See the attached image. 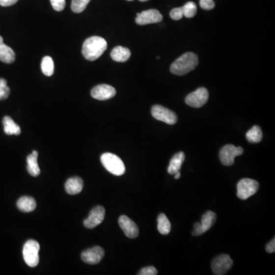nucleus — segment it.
I'll use <instances>...</instances> for the list:
<instances>
[{
	"instance_id": "nucleus-7",
	"label": "nucleus",
	"mask_w": 275,
	"mask_h": 275,
	"mask_svg": "<svg viewBox=\"0 0 275 275\" xmlns=\"http://www.w3.org/2000/svg\"><path fill=\"white\" fill-rule=\"evenodd\" d=\"M233 261L229 255L220 254L213 260L211 263L212 270L216 275H224L232 268Z\"/></svg>"
},
{
	"instance_id": "nucleus-18",
	"label": "nucleus",
	"mask_w": 275,
	"mask_h": 275,
	"mask_svg": "<svg viewBox=\"0 0 275 275\" xmlns=\"http://www.w3.org/2000/svg\"><path fill=\"white\" fill-rule=\"evenodd\" d=\"M184 160H185V155L184 152L181 151V152L176 154L171 158L168 167H167V172L169 174H174L176 172L180 171Z\"/></svg>"
},
{
	"instance_id": "nucleus-16",
	"label": "nucleus",
	"mask_w": 275,
	"mask_h": 275,
	"mask_svg": "<svg viewBox=\"0 0 275 275\" xmlns=\"http://www.w3.org/2000/svg\"><path fill=\"white\" fill-rule=\"evenodd\" d=\"M38 151H33L32 153L27 158V170L32 177H37L41 173L38 165Z\"/></svg>"
},
{
	"instance_id": "nucleus-8",
	"label": "nucleus",
	"mask_w": 275,
	"mask_h": 275,
	"mask_svg": "<svg viewBox=\"0 0 275 275\" xmlns=\"http://www.w3.org/2000/svg\"><path fill=\"white\" fill-rule=\"evenodd\" d=\"M209 92L206 88H198L194 92L190 93L185 99V102L190 107L200 108L208 101Z\"/></svg>"
},
{
	"instance_id": "nucleus-26",
	"label": "nucleus",
	"mask_w": 275,
	"mask_h": 275,
	"mask_svg": "<svg viewBox=\"0 0 275 275\" xmlns=\"http://www.w3.org/2000/svg\"><path fill=\"white\" fill-rule=\"evenodd\" d=\"M181 9H182L184 16L188 19L194 17L197 12V7H196V3L193 2H187L184 6L181 7Z\"/></svg>"
},
{
	"instance_id": "nucleus-30",
	"label": "nucleus",
	"mask_w": 275,
	"mask_h": 275,
	"mask_svg": "<svg viewBox=\"0 0 275 275\" xmlns=\"http://www.w3.org/2000/svg\"><path fill=\"white\" fill-rule=\"evenodd\" d=\"M199 5L205 10H212L215 7V2L213 0H199Z\"/></svg>"
},
{
	"instance_id": "nucleus-17",
	"label": "nucleus",
	"mask_w": 275,
	"mask_h": 275,
	"mask_svg": "<svg viewBox=\"0 0 275 275\" xmlns=\"http://www.w3.org/2000/svg\"><path fill=\"white\" fill-rule=\"evenodd\" d=\"M36 201L31 196H22L17 202V206L20 211L30 213L36 208Z\"/></svg>"
},
{
	"instance_id": "nucleus-20",
	"label": "nucleus",
	"mask_w": 275,
	"mask_h": 275,
	"mask_svg": "<svg viewBox=\"0 0 275 275\" xmlns=\"http://www.w3.org/2000/svg\"><path fill=\"white\" fill-rule=\"evenodd\" d=\"M2 124L4 126V132L8 136H19L21 134V129L13 119L9 116H5L2 119Z\"/></svg>"
},
{
	"instance_id": "nucleus-2",
	"label": "nucleus",
	"mask_w": 275,
	"mask_h": 275,
	"mask_svg": "<svg viewBox=\"0 0 275 275\" xmlns=\"http://www.w3.org/2000/svg\"><path fill=\"white\" fill-rule=\"evenodd\" d=\"M198 65L197 55L188 52L181 55L170 66V72L177 76H183L193 71Z\"/></svg>"
},
{
	"instance_id": "nucleus-36",
	"label": "nucleus",
	"mask_w": 275,
	"mask_h": 275,
	"mask_svg": "<svg viewBox=\"0 0 275 275\" xmlns=\"http://www.w3.org/2000/svg\"><path fill=\"white\" fill-rule=\"evenodd\" d=\"M174 178H175L176 180H177V179H179L180 178V177H181V172L180 171L176 172L175 174H174Z\"/></svg>"
},
{
	"instance_id": "nucleus-38",
	"label": "nucleus",
	"mask_w": 275,
	"mask_h": 275,
	"mask_svg": "<svg viewBox=\"0 0 275 275\" xmlns=\"http://www.w3.org/2000/svg\"><path fill=\"white\" fill-rule=\"evenodd\" d=\"M127 1H133V0H127ZM140 2H147L148 0H139Z\"/></svg>"
},
{
	"instance_id": "nucleus-11",
	"label": "nucleus",
	"mask_w": 275,
	"mask_h": 275,
	"mask_svg": "<svg viewBox=\"0 0 275 275\" xmlns=\"http://www.w3.org/2000/svg\"><path fill=\"white\" fill-rule=\"evenodd\" d=\"M105 209L101 206H97L89 213V217L83 221V225L87 229H93L100 225L105 217Z\"/></svg>"
},
{
	"instance_id": "nucleus-14",
	"label": "nucleus",
	"mask_w": 275,
	"mask_h": 275,
	"mask_svg": "<svg viewBox=\"0 0 275 275\" xmlns=\"http://www.w3.org/2000/svg\"><path fill=\"white\" fill-rule=\"evenodd\" d=\"M116 91L113 86L107 84H100L95 86L91 90L93 98L98 100H107L115 96Z\"/></svg>"
},
{
	"instance_id": "nucleus-4",
	"label": "nucleus",
	"mask_w": 275,
	"mask_h": 275,
	"mask_svg": "<svg viewBox=\"0 0 275 275\" xmlns=\"http://www.w3.org/2000/svg\"><path fill=\"white\" fill-rule=\"evenodd\" d=\"M39 243L35 240H28L23 246V254L25 262L31 268L39 263Z\"/></svg>"
},
{
	"instance_id": "nucleus-6",
	"label": "nucleus",
	"mask_w": 275,
	"mask_h": 275,
	"mask_svg": "<svg viewBox=\"0 0 275 275\" xmlns=\"http://www.w3.org/2000/svg\"><path fill=\"white\" fill-rule=\"evenodd\" d=\"M243 148L242 147H236L232 144H226L220 150V158L221 163L225 166H231L235 162V158L243 155Z\"/></svg>"
},
{
	"instance_id": "nucleus-12",
	"label": "nucleus",
	"mask_w": 275,
	"mask_h": 275,
	"mask_svg": "<svg viewBox=\"0 0 275 275\" xmlns=\"http://www.w3.org/2000/svg\"><path fill=\"white\" fill-rule=\"evenodd\" d=\"M105 254V251L100 246H95V247L89 248L82 251L81 254V258L85 263L89 265H96L100 263L103 259Z\"/></svg>"
},
{
	"instance_id": "nucleus-27",
	"label": "nucleus",
	"mask_w": 275,
	"mask_h": 275,
	"mask_svg": "<svg viewBox=\"0 0 275 275\" xmlns=\"http://www.w3.org/2000/svg\"><path fill=\"white\" fill-rule=\"evenodd\" d=\"M90 0H72L71 9L75 13H81L84 11Z\"/></svg>"
},
{
	"instance_id": "nucleus-23",
	"label": "nucleus",
	"mask_w": 275,
	"mask_h": 275,
	"mask_svg": "<svg viewBox=\"0 0 275 275\" xmlns=\"http://www.w3.org/2000/svg\"><path fill=\"white\" fill-rule=\"evenodd\" d=\"M263 135L261 128L258 126H254L249 131L246 133V139L248 142L256 144L260 142L262 139Z\"/></svg>"
},
{
	"instance_id": "nucleus-22",
	"label": "nucleus",
	"mask_w": 275,
	"mask_h": 275,
	"mask_svg": "<svg viewBox=\"0 0 275 275\" xmlns=\"http://www.w3.org/2000/svg\"><path fill=\"white\" fill-rule=\"evenodd\" d=\"M216 220H217V214L213 212L207 211L203 214L200 222L203 233L207 232L213 226V224L215 223Z\"/></svg>"
},
{
	"instance_id": "nucleus-29",
	"label": "nucleus",
	"mask_w": 275,
	"mask_h": 275,
	"mask_svg": "<svg viewBox=\"0 0 275 275\" xmlns=\"http://www.w3.org/2000/svg\"><path fill=\"white\" fill-rule=\"evenodd\" d=\"M50 1L53 9L57 12H61L65 8V0H50Z\"/></svg>"
},
{
	"instance_id": "nucleus-5",
	"label": "nucleus",
	"mask_w": 275,
	"mask_h": 275,
	"mask_svg": "<svg viewBox=\"0 0 275 275\" xmlns=\"http://www.w3.org/2000/svg\"><path fill=\"white\" fill-rule=\"evenodd\" d=\"M259 189V184L252 179H242L237 184V196L239 199H248L256 193Z\"/></svg>"
},
{
	"instance_id": "nucleus-9",
	"label": "nucleus",
	"mask_w": 275,
	"mask_h": 275,
	"mask_svg": "<svg viewBox=\"0 0 275 275\" xmlns=\"http://www.w3.org/2000/svg\"><path fill=\"white\" fill-rule=\"evenodd\" d=\"M151 115L157 120L162 121L168 125H174L177 122V116L175 112L162 106H154L151 108Z\"/></svg>"
},
{
	"instance_id": "nucleus-21",
	"label": "nucleus",
	"mask_w": 275,
	"mask_h": 275,
	"mask_svg": "<svg viewBox=\"0 0 275 275\" xmlns=\"http://www.w3.org/2000/svg\"><path fill=\"white\" fill-rule=\"evenodd\" d=\"M16 60V55L10 47L0 45V60L5 64H11Z\"/></svg>"
},
{
	"instance_id": "nucleus-10",
	"label": "nucleus",
	"mask_w": 275,
	"mask_h": 275,
	"mask_svg": "<svg viewBox=\"0 0 275 275\" xmlns=\"http://www.w3.org/2000/svg\"><path fill=\"white\" fill-rule=\"evenodd\" d=\"M163 16L159 11L157 9H149V10L143 11L141 13L137 14L136 23L139 26L153 24L162 22Z\"/></svg>"
},
{
	"instance_id": "nucleus-31",
	"label": "nucleus",
	"mask_w": 275,
	"mask_h": 275,
	"mask_svg": "<svg viewBox=\"0 0 275 275\" xmlns=\"http://www.w3.org/2000/svg\"><path fill=\"white\" fill-rule=\"evenodd\" d=\"M170 16L173 20H181L184 16L181 7V8H175V9H172L170 12Z\"/></svg>"
},
{
	"instance_id": "nucleus-32",
	"label": "nucleus",
	"mask_w": 275,
	"mask_h": 275,
	"mask_svg": "<svg viewBox=\"0 0 275 275\" xmlns=\"http://www.w3.org/2000/svg\"><path fill=\"white\" fill-rule=\"evenodd\" d=\"M138 275H158V271L153 266H148L144 268L138 272Z\"/></svg>"
},
{
	"instance_id": "nucleus-33",
	"label": "nucleus",
	"mask_w": 275,
	"mask_h": 275,
	"mask_svg": "<svg viewBox=\"0 0 275 275\" xmlns=\"http://www.w3.org/2000/svg\"><path fill=\"white\" fill-rule=\"evenodd\" d=\"M202 234H203V230H202L200 222H196V223L194 224V226H193V231L192 232V236H201Z\"/></svg>"
},
{
	"instance_id": "nucleus-34",
	"label": "nucleus",
	"mask_w": 275,
	"mask_h": 275,
	"mask_svg": "<svg viewBox=\"0 0 275 275\" xmlns=\"http://www.w3.org/2000/svg\"><path fill=\"white\" fill-rule=\"evenodd\" d=\"M265 250L268 251V253H274L275 251V239L274 238L270 243H268L265 248Z\"/></svg>"
},
{
	"instance_id": "nucleus-3",
	"label": "nucleus",
	"mask_w": 275,
	"mask_h": 275,
	"mask_svg": "<svg viewBox=\"0 0 275 275\" xmlns=\"http://www.w3.org/2000/svg\"><path fill=\"white\" fill-rule=\"evenodd\" d=\"M102 165L110 173L115 176L125 174L126 167L119 157L112 153H104L100 157Z\"/></svg>"
},
{
	"instance_id": "nucleus-28",
	"label": "nucleus",
	"mask_w": 275,
	"mask_h": 275,
	"mask_svg": "<svg viewBox=\"0 0 275 275\" xmlns=\"http://www.w3.org/2000/svg\"><path fill=\"white\" fill-rule=\"evenodd\" d=\"M10 93V89L7 86V82L3 78L0 79V100L8 98Z\"/></svg>"
},
{
	"instance_id": "nucleus-13",
	"label": "nucleus",
	"mask_w": 275,
	"mask_h": 275,
	"mask_svg": "<svg viewBox=\"0 0 275 275\" xmlns=\"http://www.w3.org/2000/svg\"><path fill=\"white\" fill-rule=\"evenodd\" d=\"M119 225L125 235L129 239H136L138 236L139 230L137 225L126 216L122 215L119 217Z\"/></svg>"
},
{
	"instance_id": "nucleus-24",
	"label": "nucleus",
	"mask_w": 275,
	"mask_h": 275,
	"mask_svg": "<svg viewBox=\"0 0 275 275\" xmlns=\"http://www.w3.org/2000/svg\"><path fill=\"white\" fill-rule=\"evenodd\" d=\"M170 221L164 213H161L158 217V230L162 235H167L170 233Z\"/></svg>"
},
{
	"instance_id": "nucleus-15",
	"label": "nucleus",
	"mask_w": 275,
	"mask_h": 275,
	"mask_svg": "<svg viewBox=\"0 0 275 275\" xmlns=\"http://www.w3.org/2000/svg\"><path fill=\"white\" fill-rule=\"evenodd\" d=\"M83 181L79 177L69 178L65 184V191L68 194H78L82 191Z\"/></svg>"
},
{
	"instance_id": "nucleus-35",
	"label": "nucleus",
	"mask_w": 275,
	"mask_h": 275,
	"mask_svg": "<svg viewBox=\"0 0 275 275\" xmlns=\"http://www.w3.org/2000/svg\"><path fill=\"white\" fill-rule=\"evenodd\" d=\"M19 0H0V5L3 7L11 6L16 4Z\"/></svg>"
},
{
	"instance_id": "nucleus-19",
	"label": "nucleus",
	"mask_w": 275,
	"mask_h": 275,
	"mask_svg": "<svg viewBox=\"0 0 275 275\" xmlns=\"http://www.w3.org/2000/svg\"><path fill=\"white\" fill-rule=\"evenodd\" d=\"M131 52L129 48L117 46L111 52V57L116 62H126L129 60Z\"/></svg>"
},
{
	"instance_id": "nucleus-37",
	"label": "nucleus",
	"mask_w": 275,
	"mask_h": 275,
	"mask_svg": "<svg viewBox=\"0 0 275 275\" xmlns=\"http://www.w3.org/2000/svg\"><path fill=\"white\" fill-rule=\"evenodd\" d=\"M2 44H3V38L2 36H0V45H2Z\"/></svg>"
},
{
	"instance_id": "nucleus-25",
	"label": "nucleus",
	"mask_w": 275,
	"mask_h": 275,
	"mask_svg": "<svg viewBox=\"0 0 275 275\" xmlns=\"http://www.w3.org/2000/svg\"><path fill=\"white\" fill-rule=\"evenodd\" d=\"M41 71L47 77H51L55 72V64L52 57L49 56L43 57L41 64Z\"/></svg>"
},
{
	"instance_id": "nucleus-1",
	"label": "nucleus",
	"mask_w": 275,
	"mask_h": 275,
	"mask_svg": "<svg viewBox=\"0 0 275 275\" xmlns=\"http://www.w3.org/2000/svg\"><path fill=\"white\" fill-rule=\"evenodd\" d=\"M107 48V42L104 38L93 36L87 38L82 45V53L88 60H96L101 57Z\"/></svg>"
}]
</instances>
